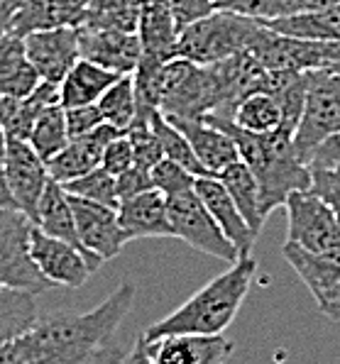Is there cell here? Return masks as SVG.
<instances>
[{
  "label": "cell",
  "mask_w": 340,
  "mask_h": 364,
  "mask_svg": "<svg viewBox=\"0 0 340 364\" xmlns=\"http://www.w3.org/2000/svg\"><path fill=\"white\" fill-rule=\"evenodd\" d=\"M30 255L37 269L42 272V277L52 287L64 289H81L88 282V277L100 267L88 255H83L76 245L52 237V235L42 232L37 225H32L30 232Z\"/></svg>",
  "instance_id": "obj_11"
},
{
  "label": "cell",
  "mask_w": 340,
  "mask_h": 364,
  "mask_svg": "<svg viewBox=\"0 0 340 364\" xmlns=\"http://www.w3.org/2000/svg\"><path fill=\"white\" fill-rule=\"evenodd\" d=\"M144 347L154 364H225L235 350L223 335H166L144 340Z\"/></svg>",
  "instance_id": "obj_16"
},
{
  "label": "cell",
  "mask_w": 340,
  "mask_h": 364,
  "mask_svg": "<svg viewBox=\"0 0 340 364\" xmlns=\"http://www.w3.org/2000/svg\"><path fill=\"white\" fill-rule=\"evenodd\" d=\"M294 3V15L297 13H309V10H321L331 8V5H340V0H292Z\"/></svg>",
  "instance_id": "obj_47"
},
{
  "label": "cell",
  "mask_w": 340,
  "mask_h": 364,
  "mask_svg": "<svg viewBox=\"0 0 340 364\" xmlns=\"http://www.w3.org/2000/svg\"><path fill=\"white\" fill-rule=\"evenodd\" d=\"M0 8H3V0H0Z\"/></svg>",
  "instance_id": "obj_51"
},
{
  "label": "cell",
  "mask_w": 340,
  "mask_h": 364,
  "mask_svg": "<svg viewBox=\"0 0 340 364\" xmlns=\"http://www.w3.org/2000/svg\"><path fill=\"white\" fill-rule=\"evenodd\" d=\"M135 304V284H120L86 313H57L0 343V364H120L130 347L118 340Z\"/></svg>",
  "instance_id": "obj_1"
},
{
  "label": "cell",
  "mask_w": 340,
  "mask_h": 364,
  "mask_svg": "<svg viewBox=\"0 0 340 364\" xmlns=\"http://www.w3.org/2000/svg\"><path fill=\"white\" fill-rule=\"evenodd\" d=\"M66 188V193L79 196V198L93 200V203L108 205V208H118V178L113 173H108L103 166L83 173V176L74 178L69 183H61Z\"/></svg>",
  "instance_id": "obj_35"
},
{
  "label": "cell",
  "mask_w": 340,
  "mask_h": 364,
  "mask_svg": "<svg viewBox=\"0 0 340 364\" xmlns=\"http://www.w3.org/2000/svg\"><path fill=\"white\" fill-rule=\"evenodd\" d=\"M152 186V171L142 169V166H135L132 164L130 169L125 173L118 176V198H130V196H137L142 191H149Z\"/></svg>",
  "instance_id": "obj_44"
},
{
  "label": "cell",
  "mask_w": 340,
  "mask_h": 364,
  "mask_svg": "<svg viewBox=\"0 0 340 364\" xmlns=\"http://www.w3.org/2000/svg\"><path fill=\"white\" fill-rule=\"evenodd\" d=\"M52 105H61V96L57 83L47 81H40V86L27 98L0 96V127H3L5 137L27 139L40 113Z\"/></svg>",
  "instance_id": "obj_24"
},
{
  "label": "cell",
  "mask_w": 340,
  "mask_h": 364,
  "mask_svg": "<svg viewBox=\"0 0 340 364\" xmlns=\"http://www.w3.org/2000/svg\"><path fill=\"white\" fill-rule=\"evenodd\" d=\"M118 74L93 64L88 59H79L74 69L59 83L61 108H79V105L98 103L100 96L118 81Z\"/></svg>",
  "instance_id": "obj_26"
},
{
  "label": "cell",
  "mask_w": 340,
  "mask_h": 364,
  "mask_svg": "<svg viewBox=\"0 0 340 364\" xmlns=\"http://www.w3.org/2000/svg\"><path fill=\"white\" fill-rule=\"evenodd\" d=\"M336 132H340V74L331 69L311 71L304 115L294 137V147L306 161L323 139Z\"/></svg>",
  "instance_id": "obj_7"
},
{
  "label": "cell",
  "mask_w": 340,
  "mask_h": 364,
  "mask_svg": "<svg viewBox=\"0 0 340 364\" xmlns=\"http://www.w3.org/2000/svg\"><path fill=\"white\" fill-rule=\"evenodd\" d=\"M287 242L309 252L340 250V223L328 203L314 191H297L287 198Z\"/></svg>",
  "instance_id": "obj_10"
},
{
  "label": "cell",
  "mask_w": 340,
  "mask_h": 364,
  "mask_svg": "<svg viewBox=\"0 0 340 364\" xmlns=\"http://www.w3.org/2000/svg\"><path fill=\"white\" fill-rule=\"evenodd\" d=\"M37 86L40 76L25 52V37L0 27V96L27 98Z\"/></svg>",
  "instance_id": "obj_23"
},
{
  "label": "cell",
  "mask_w": 340,
  "mask_h": 364,
  "mask_svg": "<svg viewBox=\"0 0 340 364\" xmlns=\"http://www.w3.org/2000/svg\"><path fill=\"white\" fill-rule=\"evenodd\" d=\"M35 225L40 228L42 232L52 235V237H59V240H66V242L76 245L83 255H88L79 242V232H76V220H74V210H71L69 193H66V188L54 181V178H49L47 188H44V193L40 198ZM91 259L98 262V264H103V262L96 259V257H91Z\"/></svg>",
  "instance_id": "obj_25"
},
{
  "label": "cell",
  "mask_w": 340,
  "mask_h": 364,
  "mask_svg": "<svg viewBox=\"0 0 340 364\" xmlns=\"http://www.w3.org/2000/svg\"><path fill=\"white\" fill-rule=\"evenodd\" d=\"M30 232L32 220L22 210H0V291H25L37 296L52 289L32 262Z\"/></svg>",
  "instance_id": "obj_6"
},
{
  "label": "cell",
  "mask_w": 340,
  "mask_h": 364,
  "mask_svg": "<svg viewBox=\"0 0 340 364\" xmlns=\"http://www.w3.org/2000/svg\"><path fill=\"white\" fill-rule=\"evenodd\" d=\"M218 178L223 181V186L228 188L230 198L235 200V205L240 208L243 218L248 220V225L253 228L255 235L262 232V225H265L267 215L262 213L260 205V183L255 178V173L250 171V166L245 164L243 159H238L235 164L225 166Z\"/></svg>",
  "instance_id": "obj_28"
},
{
  "label": "cell",
  "mask_w": 340,
  "mask_h": 364,
  "mask_svg": "<svg viewBox=\"0 0 340 364\" xmlns=\"http://www.w3.org/2000/svg\"><path fill=\"white\" fill-rule=\"evenodd\" d=\"M282 255L311 291L319 311L328 321L340 323V250L316 255L301 250L299 245L284 242Z\"/></svg>",
  "instance_id": "obj_12"
},
{
  "label": "cell",
  "mask_w": 340,
  "mask_h": 364,
  "mask_svg": "<svg viewBox=\"0 0 340 364\" xmlns=\"http://www.w3.org/2000/svg\"><path fill=\"white\" fill-rule=\"evenodd\" d=\"M88 3L91 0H25L8 20V30L27 37L42 30L79 27Z\"/></svg>",
  "instance_id": "obj_21"
},
{
  "label": "cell",
  "mask_w": 340,
  "mask_h": 364,
  "mask_svg": "<svg viewBox=\"0 0 340 364\" xmlns=\"http://www.w3.org/2000/svg\"><path fill=\"white\" fill-rule=\"evenodd\" d=\"M196 193L203 200V205L213 215V220L218 223L228 240L233 242V247L238 252V259L243 257H253V247L257 235L253 232V228L248 225V220L243 218L240 208L235 205V200L230 198L228 188L223 186L218 176H198L196 178Z\"/></svg>",
  "instance_id": "obj_18"
},
{
  "label": "cell",
  "mask_w": 340,
  "mask_h": 364,
  "mask_svg": "<svg viewBox=\"0 0 340 364\" xmlns=\"http://www.w3.org/2000/svg\"><path fill=\"white\" fill-rule=\"evenodd\" d=\"M262 64L272 71H294V74H309V71L333 69L340 64V42H316V39H299L277 35L270 27H262L260 37L253 47Z\"/></svg>",
  "instance_id": "obj_9"
},
{
  "label": "cell",
  "mask_w": 340,
  "mask_h": 364,
  "mask_svg": "<svg viewBox=\"0 0 340 364\" xmlns=\"http://www.w3.org/2000/svg\"><path fill=\"white\" fill-rule=\"evenodd\" d=\"M22 3H25V0H3V8H0V27H8V20L13 18V13Z\"/></svg>",
  "instance_id": "obj_48"
},
{
  "label": "cell",
  "mask_w": 340,
  "mask_h": 364,
  "mask_svg": "<svg viewBox=\"0 0 340 364\" xmlns=\"http://www.w3.org/2000/svg\"><path fill=\"white\" fill-rule=\"evenodd\" d=\"M223 10H233L245 18H253L260 22H270L277 18H287L294 15L292 0H223L218 5Z\"/></svg>",
  "instance_id": "obj_37"
},
{
  "label": "cell",
  "mask_w": 340,
  "mask_h": 364,
  "mask_svg": "<svg viewBox=\"0 0 340 364\" xmlns=\"http://www.w3.org/2000/svg\"><path fill=\"white\" fill-rule=\"evenodd\" d=\"M25 52L35 66L40 81L59 83L81 59L79 30L76 27H57V30L32 32L25 37Z\"/></svg>",
  "instance_id": "obj_15"
},
{
  "label": "cell",
  "mask_w": 340,
  "mask_h": 364,
  "mask_svg": "<svg viewBox=\"0 0 340 364\" xmlns=\"http://www.w3.org/2000/svg\"><path fill=\"white\" fill-rule=\"evenodd\" d=\"M3 161H5V173H8V183H10V191H13L15 205L35 225L37 205H40V198L49 183L47 161L32 149V144L27 139H15V137H8V142H5Z\"/></svg>",
  "instance_id": "obj_13"
},
{
  "label": "cell",
  "mask_w": 340,
  "mask_h": 364,
  "mask_svg": "<svg viewBox=\"0 0 340 364\" xmlns=\"http://www.w3.org/2000/svg\"><path fill=\"white\" fill-rule=\"evenodd\" d=\"M69 200H71V210H74L76 232H79L81 247L100 262L118 257L120 250L130 242L120 228L118 208H108V205L93 203V200L79 198V196H71V193Z\"/></svg>",
  "instance_id": "obj_14"
},
{
  "label": "cell",
  "mask_w": 340,
  "mask_h": 364,
  "mask_svg": "<svg viewBox=\"0 0 340 364\" xmlns=\"http://www.w3.org/2000/svg\"><path fill=\"white\" fill-rule=\"evenodd\" d=\"M169 5L179 32L218 10V0H169Z\"/></svg>",
  "instance_id": "obj_40"
},
{
  "label": "cell",
  "mask_w": 340,
  "mask_h": 364,
  "mask_svg": "<svg viewBox=\"0 0 340 364\" xmlns=\"http://www.w3.org/2000/svg\"><path fill=\"white\" fill-rule=\"evenodd\" d=\"M149 125H152L154 134H157L159 144H161V152H164V159H171L176 161L179 166H184L186 171H191L193 176H213L208 169H206L203 164L198 161V156L193 154L191 144H188V139L184 137V134L176 130L174 125H171L169 120H166L164 115L159 113H152L149 117Z\"/></svg>",
  "instance_id": "obj_32"
},
{
  "label": "cell",
  "mask_w": 340,
  "mask_h": 364,
  "mask_svg": "<svg viewBox=\"0 0 340 364\" xmlns=\"http://www.w3.org/2000/svg\"><path fill=\"white\" fill-rule=\"evenodd\" d=\"M238 127L255 134H267L275 132L284 120V108H282V98L277 93H267L257 91L250 93L248 98H243L238 103L235 113L230 117Z\"/></svg>",
  "instance_id": "obj_30"
},
{
  "label": "cell",
  "mask_w": 340,
  "mask_h": 364,
  "mask_svg": "<svg viewBox=\"0 0 340 364\" xmlns=\"http://www.w3.org/2000/svg\"><path fill=\"white\" fill-rule=\"evenodd\" d=\"M8 208H18L13 198V191H10V183H8V173H5V161L0 156V210H8Z\"/></svg>",
  "instance_id": "obj_46"
},
{
  "label": "cell",
  "mask_w": 340,
  "mask_h": 364,
  "mask_svg": "<svg viewBox=\"0 0 340 364\" xmlns=\"http://www.w3.org/2000/svg\"><path fill=\"white\" fill-rule=\"evenodd\" d=\"M262 22L218 8L208 18L184 27L176 39V57L201 66H213L235 57L255 44L262 32ZM174 57V59H176Z\"/></svg>",
  "instance_id": "obj_4"
},
{
  "label": "cell",
  "mask_w": 340,
  "mask_h": 364,
  "mask_svg": "<svg viewBox=\"0 0 340 364\" xmlns=\"http://www.w3.org/2000/svg\"><path fill=\"white\" fill-rule=\"evenodd\" d=\"M76 30H79L81 59L93 61L118 76L135 74L142 59L140 35L118 30H83V27Z\"/></svg>",
  "instance_id": "obj_17"
},
{
  "label": "cell",
  "mask_w": 340,
  "mask_h": 364,
  "mask_svg": "<svg viewBox=\"0 0 340 364\" xmlns=\"http://www.w3.org/2000/svg\"><path fill=\"white\" fill-rule=\"evenodd\" d=\"M37 323L35 294L25 291H0V343L25 333Z\"/></svg>",
  "instance_id": "obj_33"
},
{
  "label": "cell",
  "mask_w": 340,
  "mask_h": 364,
  "mask_svg": "<svg viewBox=\"0 0 340 364\" xmlns=\"http://www.w3.org/2000/svg\"><path fill=\"white\" fill-rule=\"evenodd\" d=\"M118 134H122V130L103 122V125L96 127L93 132L69 139V144H66L54 159L47 161L49 178H54L57 183H69V181H74V178L83 176V173L98 169L100 161H103L105 147H108L110 139H115Z\"/></svg>",
  "instance_id": "obj_19"
},
{
  "label": "cell",
  "mask_w": 340,
  "mask_h": 364,
  "mask_svg": "<svg viewBox=\"0 0 340 364\" xmlns=\"http://www.w3.org/2000/svg\"><path fill=\"white\" fill-rule=\"evenodd\" d=\"M262 25L270 27L277 35L316 39V42H340V5L287 15V18L262 22Z\"/></svg>",
  "instance_id": "obj_27"
},
{
  "label": "cell",
  "mask_w": 340,
  "mask_h": 364,
  "mask_svg": "<svg viewBox=\"0 0 340 364\" xmlns=\"http://www.w3.org/2000/svg\"><path fill=\"white\" fill-rule=\"evenodd\" d=\"M257 262L253 257L233 262L230 269L198 289L188 301L171 311L166 318L152 323L142 333L144 340H157L166 335H223L240 311L245 296L253 289Z\"/></svg>",
  "instance_id": "obj_3"
},
{
  "label": "cell",
  "mask_w": 340,
  "mask_h": 364,
  "mask_svg": "<svg viewBox=\"0 0 340 364\" xmlns=\"http://www.w3.org/2000/svg\"><path fill=\"white\" fill-rule=\"evenodd\" d=\"M125 134L132 142V152H135V166H142V169L152 171L154 166L164 159V152H161V144L154 134L152 125L149 122H140L135 120L130 127L125 130Z\"/></svg>",
  "instance_id": "obj_36"
},
{
  "label": "cell",
  "mask_w": 340,
  "mask_h": 364,
  "mask_svg": "<svg viewBox=\"0 0 340 364\" xmlns=\"http://www.w3.org/2000/svg\"><path fill=\"white\" fill-rule=\"evenodd\" d=\"M152 186L164 193L166 198H171V196H176V193L196 188V176L176 164V161L161 159L152 169Z\"/></svg>",
  "instance_id": "obj_38"
},
{
  "label": "cell",
  "mask_w": 340,
  "mask_h": 364,
  "mask_svg": "<svg viewBox=\"0 0 340 364\" xmlns=\"http://www.w3.org/2000/svg\"><path fill=\"white\" fill-rule=\"evenodd\" d=\"M98 108L103 113L105 122L118 130L125 132L127 127L135 122L137 117V100H135V81H132V74L120 76L108 91L100 96Z\"/></svg>",
  "instance_id": "obj_34"
},
{
  "label": "cell",
  "mask_w": 340,
  "mask_h": 364,
  "mask_svg": "<svg viewBox=\"0 0 340 364\" xmlns=\"http://www.w3.org/2000/svg\"><path fill=\"white\" fill-rule=\"evenodd\" d=\"M221 110V86L211 66L169 59L159 71V113L164 117L203 120Z\"/></svg>",
  "instance_id": "obj_5"
},
{
  "label": "cell",
  "mask_w": 340,
  "mask_h": 364,
  "mask_svg": "<svg viewBox=\"0 0 340 364\" xmlns=\"http://www.w3.org/2000/svg\"><path fill=\"white\" fill-rule=\"evenodd\" d=\"M83 30H140V0H91L79 22Z\"/></svg>",
  "instance_id": "obj_29"
},
{
  "label": "cell",
  "mask_w": 340,
  "mask_h": 364,
  "mask_svg": "<svg viewBox=\"0 0 340 364\" xmlns=\"http://www.w3.org/2000/svg\"><path fill=\"white\" fill-rule=\"evenodd\" d=\"M118 220L127 240L174 237L169 210H166V196L157 188L122 198L118 203Z\"/></svg>",
  "instance_id": "obj_20"
},
{
  "label": "cell",
  "mask_w": 340,
  "mask_h": 364,
  "mask_svg": "<svg viewBox=\"0 0 340 364\" xmlns=\"http://www.w3.org/2000/svg\"><path fill=\"white\" fill-rule=\"evenodd\" d=\"M69 139L71 137L69 127H66V110L61 105H52V108H44L35 120V127H32L27 142L44 161H49L69 144Z\"/></svg>",
  "instance_id": "obj_31"
},
{
  "label": "cell",
  "mask_w": 340,
  "mask_h": 364,
  "mask_svg": "<svg viewBox=\"0 0 340 364\" xmlns=\"http://www.w3.org/2000/svg\"><path fill=\"white\" fill-rule=\"evenodd\" d=\"M66 110V127H69V137H81V134L93 132L105 122L103 113H100L98 103L79 105V108H64Z\"/></svg>",
  "instance_id": "obj_41"
},
{
  "label": "cell",
  "mask_w": 340,
  "mask_h": 364,
  "mask_svg": "<svg viewBox=\"0 0 340 364\" xmlns=\"http://www.w3.org/2000/svg\"><path fill=\"white\" fill-rule=\"evenodd\" d=\"M132 164H135L132 142H130V137L122 132V134H118V137L108 142V147H105V152H103V161H100V166L118 178L120 173H125Z\"/></svg>",
  "instance_id": "obj_39"
},
{
  "label": "cell",
  "mask_w": 340,
  "mask_h": 364,
  "mask_svg": "<svg viewBox=\"0 0 340 364\" xmlns=\"http://www.w3.org/2000/svg\"><path fill=\"white\" fill-rule=\"evenodd\" d=\"M120 364H154L152 360H149V355H147V347H144L142 335L135 340V343H132V347L127 350V355L120 360Z\"/></svg>",
  "instance_id": "obj_45"
},
{
  "label": "cell",
  "mask_w": 340,
  "mask_h": 364,
  "mask_svg": "<svg viewBox=\"0 0 340 364\" xmlns=\"http://www.w3.org/2000/svg\"><path fill=\"white\" fill-rule=\"evenodd\" d=\"M203 120L228 132L238 144L240 159L260 183V205L265 215L287 203L292 193L311 191V169L294 147V132L277 127L275 132L255 134L238 127L230 117L206 115Z\"/></svg>",
  "instance_id": "obj_2"
},
{
  "label": "cell",
  "mask_w": 340,
  "mask_h": 364,
  "mask_svg": "<svg viewBox=\"0 0 340 364\" xmlns=\"http://www.w3.org/2000/svg\"><path fill=\"white\" fill-rule=\"evenodd\" d=\"M166 120L188 139L193 154L213 176H218L225 166L235 164L240 159V152H238V144L233 142V137L223 132L221 127H216L213 122L184 120V117H166Z\"/></svg>",
  "instance_id": "obj_22"
},
{
  "label": "cell",
  "mask_w": 340,
  "mask_h": 364,
  "mask_svg": "<svg viewBox=\"0 0 340 364\" xmlns=\"http://www.w3.org/2000/svg\"><path fill=\"white\" fill-rule=\"evenodd\" d=\"M306 164H309L311 171H331L340 176V132L323 139L319 147L309 154Z\"/></svg>",
  "instance_id": "obj_42"
},
{
  "label": "cell",
  "mask_w": 340,
  "mask_h": 364,
  "mask_svg": "<svg viewBox=\"0 0 340 364\" xmlns=\"http://www.w3.org/2000/svg\"><path fill=\"white\" fill-rule=\"evenodd\" d=\"M311 191L328 203L340 223V176L331 171H311Z\"/></svg>",
  "instance_id": "obj_43"
},
{
  "label": "cell",
  "mask_w": 340,
  "mask_h": 364,
  "mask_svg": "<svg viewBox=\"0 0 340 364\" xmlns=\"http://www.w3.org/2000/svg\"><path fill=\"white\" fill-rule=\"evenodd\" d=\"M166 210H169V223L174 237L184 240L188 247L203 252V255L228 262V264L238 262L235 247L223 235L218 223L213 220V215L203 205V200L198 198L196 188L166 198Z\"/></svg>",
  "instance_id": "obj_8"
},
{
  "label": "cell",
  "mask_w": 340,
  "mask_h": 364,
  "mask_svg": "<svg viewBox=\"0 0 340 364\" xmlns=\"http://www.w3.org/2000/svg\"><path fill=\"white\" fill-rule=\"evenodd\" d=\"M5 142H8V137H5L3 127H0V156H3V152H5Z\"/></svg>",
  "instance_id": "obj_49"
},
{
  "label": "cell",
  "mask_w": 340,
  "mask_h": 364,
  "mask_svg": "<svg viewBox=\"0 0 340 364\" xmlns=\"http://www.w3.org/2000/svg\"><path fill=\"white\" fill-rule=\"evenodd\" d=\"M331 71H336V74H340V64H336V66H333Z\"/></svg>",
  "instance_id": "obj_50"
},
{
  "label": "cell",
  "mask_w": 340,
  "mask_h": 364,
  "mask_svg": "<svg viewBox=\"0 0 340 364\" xmlns=\"http://www.w3.org/2000/svg\"><path fill=\"white\" fill-rule=\"evenodd\" d=\"M221 3H223V0H218V5H221Z\"/></svg>",
  "instance_id": "obj_52"
}]
</instances>
